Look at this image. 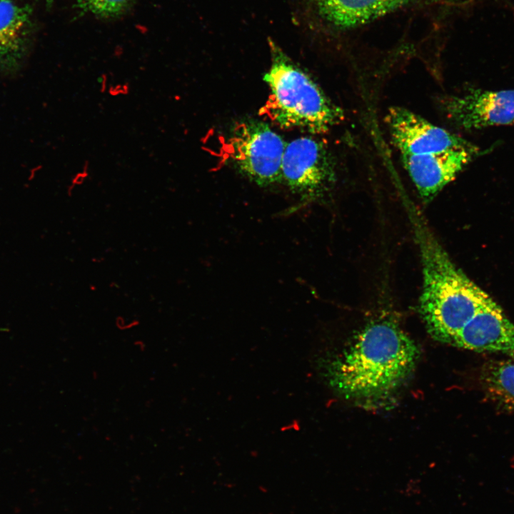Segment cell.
Here are the masks:
<instances>
[{"instance_id": "obj_14", "label": "cell", "mask_w": 514, "mask_h": 514, "mask_svg": "<svg viewBox=\"0 0 514 514\" xmlns=\"http://www.w3.org/2000/svg\"><path fill=\"white\" fill-rule=\"evenodd\" d=\"M116 320V326L119 329H121V328L126 329V328H132L133 326H136L138 324L137 321H133L131 323L126 325L124 323V319L121 316H119Z\"/></svg>"}, {"instance_id": "obj_5", "label": "cell", "mask_w": 514, "mask_h": 514, "mask_svg": "<svg viewBox=\"0 0 514 514\" xmlns=\"http://www.w3.org/2000/svg\"><path fill=\"white\" fill-rule=\"evenodd\" d=\"M282 181L303 200L323 198L336 181L335 163L321 141L308 136L287 143L281 165Z\"/></svg>"}, {"instance_id": "obj_7", "label": "cell", "mask_w": 514, "mask_h": 514, "mask_svg": "<svg viewBox=\"0 0 514 514\" xmlns=\"http://www.w3.org/2000/svg\"><path fill=\"white\" fill-rule=\"evenodd\" d=\"M442 104L448 120L463 129L514 123V90L473 89L446 97Z\"/></svg>"}, {"instance_id": "obj_9", "label": "cell", "mask_w": 514, "mask_h": 514, "mask_svg": "<svg viewBox=\"0 0 514 514\" xmlns=\"http://www.w3.org/2000/svg\"><path fill=\"white\" fill-rule=\"evenodd\" d=\"M475 151V148H458L422 155L401 154V159L421 199L428 203L457 176Z\"/></svg>"}, {"instance_id": "obj_12", "label": "cell", "mask_w": 514, "mask_h": 514, "mask_svg": "<svg viewBox=\"0 0 514 514\" xmlns=\"http://www.w3.org/2000/svg\"><path fill=\"white\" fill-rule=\"evenodd\" d=\"M479 379L488 400L503 410L514 412V359L486 361Z\"/></svg>"}, {"instance_id": "obj_13", "label": "cell", "mask_w": 514, "mask_h": 514, "mask_svg": "<svg viewBox=\"0 0 514 514\" xmlns=\"http://www.w3.org/2000/svg\"><path fill=\"white\" fill-rule=\"evenodd\" d=\"M132 0H76L78 9L84 13L111 18L121 15Z\"/></svg>"}, {"instance_id": "obj_16", "label": "cell", "mask_w": 514, "mask_h": 514, "mask_svg": "<svg viewBox=\"0 0 514 514\" xmlns=\"http://www.w3.org/2000/svg\"><path fill=\"white\" fill-rule=\"evenodd\" d=\"M46 1H51V0H46Z\"/></svg>"}, {"instance_id": "obj_15", "label": "cell", "mask_w": 514, "mask_h": 514, "mask_svg": "<svg viewBox=\"0 0 514 514\" xmlns=\"http://www.w3.org/2000/svg\"><path fill=\"white\" fill-rule=\"evenodd\" d=\"M13 67L11 66V64L6 61V59L3 56V55L0 53V70L1 69H10Z\"/></svg>"}, {"instance_id": "obj_6", "label": "cell", "mask_w": 514, "mask_h": 514, "mask_svg": "<svg viewBox=\"0 0 514 514\" xmlns=\"http://www.w3.org/2000/svg\"><path fill=\"white\" fill-rule=\"evenodd\" d=\"M385 121L400 154L422 155L475 148L460 136L403 107L389 108Z\"/></svg>"}, {"instance_id": "obj_1", "label": "cell", "mask_w": 514, "mask_h": 514, "mask_svg": "<svg viewBox=\"0 0 514 514\" xmlns=\"http://www.w3.org/2000/svg\"><path fill=\"white\" fill-rule=\"evenodd\" d=\"M419 355L416 343L399 326L378 320L363 327L324 371L331 388L346 398H378L403 381Z\"/></svg>"}, {"instance_id": "obj_4", "label": "cell", "mask_w": 514, "mask_h": 514, "mask_svg": "<svg viewBox=\"0 0 514 514\" xmlns=\"http://www.w3.org/2000/svg\"><path fill=\"white\" fill-rule=\"evenodd\" d=\"M286 145L266 123L249 120L235 127L229 140V154L243 176L266 187L282 182L281 165Z\"/></svg>"}, {"instance_id": "obj_10", "label": "cell", "mask_w": 514, "mask_h": 514, "mask_svg": "<svg viewBox=\"0 0 514 514\" xmlns=\"http://www.w3.org/2000/svg\"><path fill=\"white\" fill-rule=\"evenodd\" d=\"M320 13L333 25L351 29L388 14L410 0H313Z\"/></svg>"}, {"instance_id": "obj_8", "label": "cell", "mask_w": 514, "mask_h": 514, "mask_svg": "<svg viewBox=\"0 0 514 514\" xmlns=\"http://www.w3.org/2000/svg\"><path fill=\"white\" fill-rule=\"evenodd\" d=\"M451 346L502 353L514 359V324L490 298L456 335Z\"/></svg>"}, {"instance_id": "obj_11", "label": "cell", "mask_w": 514, "mask_h": 514, "mask_svg": "<svg viewBox=\"0 0 514 514\" xmlns=\"http://www.w3.org/2000/svg\"><path fill=\"white\" fill-rule=\"evenodd\" d=\"M32 29L29 6L15 0H0V53L13 68L23 57Z\"/></svg>"}, {"instance_id": "obj_3", "label": "cell", "mask_w": 514, "mask_h": 514, "mask_svg": "<svg viewBox=\"0 0 514 514\" xmlns=\"http://www.w3.org/2000/svg\"><path fill=\"white\" fill-rule=\"evenodd\" d=\"M272 64L263 76L270 95L262 108L283 128H298L322 133L344 118L341 108L324 94L313 79L276 47Z\"/></svg>"}, {"instance_id": "obj_2", "label": "cell", "mask_w": 514, "mask_h": 514, "mask_svg": "<svg viewBox=\"0 0 514 514\" xmlns=\"http://www.w3.org/2000/svg\"><path fill=\"white\" fill-rule=\"evenodd\" d=\"M409 213L423 266L420 313L431 337L451 345L490 296L454 264L418 212Z\"/></svg>"}]
</instances>
